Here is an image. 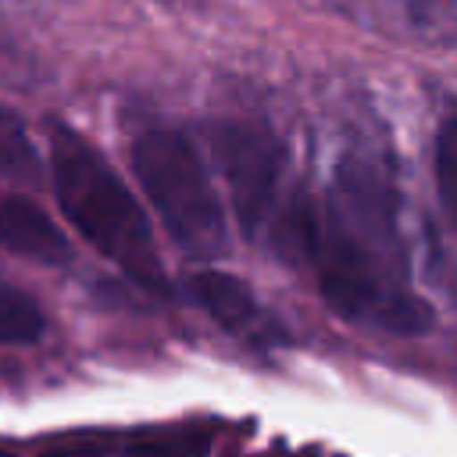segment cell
<instances>
[{"label": "cell", "instance_id": "6da1fadb", "mask_svg": "<svg viewBox=\"0 0 457 457\" xmlns=\"http://www.w3.org/2000/svg\"><path fill=\"white\" fill-rule=\"evenodd\" d=\"M278 253L303 261L314 271L321 300L346 321L389 332L421 336L432 328V307L403 289L382 257L393 239L371 232L332 196L325 204L296 196L268 228Z\"/></svg>", "mask_w": 457, "mask_h": 457}, {"label": "cell", "instance_id": "3957f363", "mask_svg": "<svg viewBox=\"0 0 457 457\" xmlns=\"http://www.w3.org/2000/svg\"><path fill=\"white\" fill-rule=\"evenodd\" d=\"M129 161L179 250L189 257H221L228 250L221 196L186 132L146 129L132 143Z\"/></svg>", "mask_w": 457, "mask_h": 457}, {"label": "cell", "instance_id": "5b68a950", "mask_svg": "<svg viewBox=\"0 0 457 457\" xmlns=\"http://www.w3.org/2000/svg\"><path fill=\"white\" fill-rule=\"evenodd\" d=\"M186 286H189V296L228 336L246 339L250 346H275L286 339L278 321L261 307V300L250 293V286L239 275L221 271V268H200L186 278Z\"/></svg>", "mask_w": 457, "mask_h": 457}, {"label": "cell", "instance_id": "7a4b0ae2", "mask_svg": "<svg viewBox=\"0 0 457 457\" xmlns=\"http://www.w3.org/2000/svg\"><path fill=\"white\" fill-rule=\"evenodd\" d=\"M46 136L50 182L68 225L100 257L118 264L139 289L154 296H171V278L164 271L154 228L125 179L93 146V139H86L68 121L46 118Z\"/></svg>", "mask_w": 457, "mask_h": 457}, {"label": "cell", "instance_id": "ba28073f", "mask_svg": "<svg viewBox=\"0 0 457 457\" xmlns=\"http://www.w3.org/2000/svg\"><path fill=\"white\" fill-rule=\"evenodd\" d=\"M43 328H46L43 307L18 286L0 282V346L36 343L43 336Z\"/></svg>", "mask_w": 457, "mask_h": 457}, {"label": "cell", "instance_id": "8992f818", "mask_svg": "<svg viewBox=\"0 0 457 457\" xmlns=\"http://www.w3.org/2000/svg\"><path fill=\"white\" fill-rule=\"evenodd\" d=\"M0 250L46 268H64L75 257L57 221L21 193H0Z\"/></svg>", "mask_w": 457, "mask_h": 457}, {"label": "cell", "instance_id": "277c9868", "mask_svg": "<svg viewBox=\"0 0 457 457\" xmlns=\"http://www.w3.org/2000/svg\"><path fill=\"white\" fill-rule=\"evenodd\" d=\"M207 139L225 175L228 200L243 236L250 243L264 239L268 225H275V207H278L282 171H286V146L271 129L257 121H239V118H221L207 125Z\"/></svg>", "mask_w": 457, "mask_h": 457}, {"label": "cell", "instance_id": "52a82bcc", "mask_svg": "<svg viewBox=\"0 0 457 457\" xmlns=\"http://www.w3.org/2000/svg\"><path fill=\"white\" fill-rule=\"evenodd\" d=\"M0 175L21 186H39L43 182V164L39 154L29 139V129L18 111L0 104Z\"/></svg>", "mask_w": 457, "mask_h": 457}, {"label": "cell", "instance_id": "9c48e42d", "mask_svg": "<svg viewBox=\"0 0 457 457\" xmlns=\"http://www.w3.org/2000/svg\"><path fill=\"white\" fill-rule=\"evenodd\" d=\"M436 171H439V189L446 207L457 218V114H450L439 129V146H436Z\"/></svg>", "mask_w": 457, "mask_h": 457}]
</instances>
